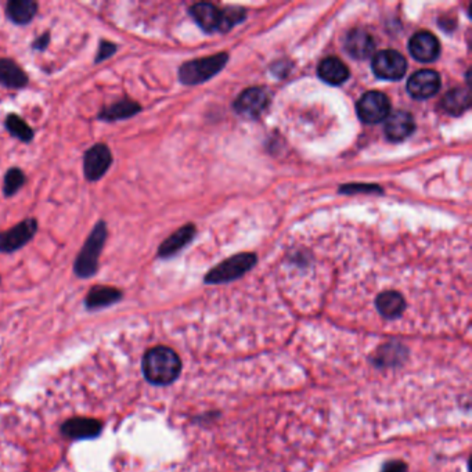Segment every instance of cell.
<instances>
[{
	"instance_id": "cell-1",
	"label": "cell",
	"mask_w": 472,
	"mask_h": 472,
	"mask_svg": "<svg viewBox=\"0 0 472 472\" xmlns=\"http://www.w3.org/2000/svg\"><path fill=\"white\" fill-rule=\"evenodd\" d=\"M107 238H109V226L106 224V221L100 219L90 230L84 246L79 249L74 261L72 270L78 278L88 280L97 274V271L100 269V256L106 247Z\"/></svg>"
},
{
	"instance_id": "cell-2",
	"label": "cell",
	"mask_w": 472,
	"mask_h": 472,
	"mask_svg": "<svg viewBox=\"0 0 472 472\" xmlns=\"http://www.w3.org/2000/svg\"><path fill=\"white\" fill-rule=\"evenodd\" d=\"M144 377L154 385H169L179 377L181 360L168 346H156L147 351L141 364Z\"/></svg>"
},
{
	"instance_id": "cell-3",
	"label": "cell",
	"mask_w": 472,
	"mask_h": 472,
	"mask_svg": "<svg viewBox=\"0 0 472 472\" xmlns=\"http://www.w3.org/2000/svg\"><path fill=\"white\" fill-rule=\"evenodd\" d=\"M227 54H215L211 57H204L184 63L179 68V81L183 85L193 86L200 85L205 81L216 75L227 63Z\"/></svg>"
},
{
	"instance_id": "cell-4",
	"label": "cell",
	"mask_w": 472,
	"mask_h": 472,
	"mask_svg": "<svg viewBox=\"0 0 472 472\" xmlns=\"http://www.w3.org/2000/svg\"><path fill=\"white\" fill-rule=\"evenodd\" d=\"M114 156L106 143H96L84 154V176L90 183L103 179L111 169Z\"/></svg>"
},
{
	"instance_id": "cell-5",
	"label": "cell",
	"mask_w": 472,
	"mask_h": 472,
	"mask_svg": "<svg viewBox=\"0 0 472 472\" xmlns=\"http://www.w3.org/2000/svg\"><path fill=\"white\" fill-rule=\"evenodd\" d=\"M39 229L36 218H25L4 231H0V252L1 253H14L31 243Z\"/></svg>"
},
{
	"instance_id": "cell-6",
	"label": "cell",
	"mask_w": 472,
	"mask_h": 472,
	"mask_svg": "<svg viewBox=\"0 0 472 472\" xmlns=\"http://www.w3.org/2000/svg\"><path fill=\"white\" fill-rule=\"evenodd\" d=\"M255 262H256V258L253 253L236 255L225 261L224 263H221L219 266H216L215 269L211 270L206 274L205 281L206 283H225V281L234 280V278L243 276L244 273H247L248 270L255 265Z\"/></svg>"
},
{
	"instance_id": "cell-7",
	"label": "cell",
	"mask_w": 472,
	"mask_h": 472,
	"mask_svg": "<svg viewBox=\"0 0 472 472\" xmlns=\"http://www.w3.org/2000/svg\"><path fill=\"white\" fill-rule=\"evenodd\" d=\"M391 111L389 99L381 91H367L358 101L359 118L366 124H380Z\"/></svg>"
},
{
	"instance_id": "cell-8",
	"label": "cell",
	"mask_w": 472,
	"mask_h": 472,
	"mask_svg": "<svg viewBox=\"0 0 472 472\" xmlns=\"http://www.w3.org/2000/svg\"><path fill=\"white\" fill-rule=\"evenodd\" d=\"M373 71L385 81H399L406 75L407 61L399 51L383 50L374 56Z\"/></svg>"
},
{
	"instance_id": "cell-9",
	"label": "cell",
	"mask_w": 472,
	"mask_h": 472,
	"mask_svg": "<svg viewBox=\"0 0 472 472\" xmlns=\"http://www.w3.org/2000/svg\"><path fill=\"white\" fill-rule=\"evenodd\" d=\"M189 13L205 32L211 34L216 31H229L225 11H221L211 3H197L190 7Z\"/></svg>"
},
{
	"instance_id": "cell-10",
	"label": "cell",
	"mask_w": 472,
	"mask_h": 472,
	"mask_svg": "<svg viewBox=\"0 0 472 472\" xmlns=\"http://www.w3.org/2000/svg\"><path fill=\"white\" fill-rule=\"evenodd\" d=\"M270 103L269 93L262 88H251L244 90L236 100V111L247 118H258L268 109Z\"/></svg>"
},
{
	"instance_id": "cell-11",
	"label": "cell",
	"mask_w": 472,
	"mask_h": 472,
	"mask_svg": "<svg viewBox=\"0 0 472 472\" xmlns=\"http://www.w3.org/2000/svg\"><path fill=\"white\" fill-rule=\"evenodd\" d=\"M441 88V76L432 69H421L413 74L407 82V91L417 100L435 96Z\"/></svg>"
},
{
	"instance_id": "cell-12",
	"label": "cell",
	"mask_w": 472,
	"mask_h": 472,
	"mask_svg": "<svg viewBox=\"0 0 472 472\" xmlns=\"http://www.w3.org/2000/svg\"><path fill=\"white\" fill-rule=\"evenodd\" d=\"M143 111V107L136 100L129 97L119 99L118 101H114L109 106L101 107V110L97 114V121L100 122H119V121H128L136 115Z\"/></svg>"
},
{
	"instance_id": "cell-13",
	"label": "cell",
	"mask_w": 472,
	"mask_h": 472,
	"mask_svg": "<svg viewBox=\"0 0 472 472\" xmlns=\"http://www.w3.org/2000/svg\"><path fill=\"white\" fill-rule=\"evenodd\" d=\"M408 50L416 60L421 63H431L439 57L441 45L435 35L429 32H418L410 39Z\"/></svg>"
},
{
	"instance_id": "cell-14",
	"label": "cell",
	"mask_w": 472,
	"mask_h": 472,
	"mask_svg": "<svg viewBox=\"0 0 472 472\" xmlns=\"http://www.w3.org/2000/svg\"><path fill=\"white\" fill-rule=\"evenodd\" d=\"M29 85V75L16 60L0 59V86L4 89L23 90Z\"/></svg>"
},
{
	"instance_id": "cell-15",
	"label": "cell",
	"mask_w": 472,
	"mask_h": 472,
	"mask_svg": "<svg viewBox=\"0 0 472 472\" xmlns=\"http://www.w3.org/2000/svg\"><path fill=\"white\" fill-rule=\"evenodd\" d=\"M196 236V227L193 225H186L180 227L174 234H171L162 244L158 247L157 256L159 259H169L178 255L180 251L187 247Z\"/></svg>"
},
{
	"instance_id": "cell-16",
	"label": "cell",
	"mask_w": 472,
	"mask_h": 472,
	"mask_svg": "<svg viewBox=\"0 0 472 472\" xmlns=\"http://www.w3.org/2000/svg\"><path fill=\"white\" fill-rule=\"evenodd\" d=\"M124 298V293L111 286H93L85 296V308L88 311H97L113 306L115 303L121 302Z\"/></svg>"
},
{
	"instance_id": "cell-17",
	"label": "cell",
	"mask_w": 472,
	"mask_h": 472,
	"mask_svg": "<svg viewBox=\"0 0 472 472\" xmlns=\"http://www.w3.org/2000/svg\"><path fill=\"white\" fill-rule=\"evenodd\" d=\"M39 4L35 0H9L6 3V19L14 25H29L38 16Z\"/></svg>"
},
{
	"instance_id": "cell-18",
	"label": "cell",
	"mask_w": 472,
	"mask_h": 472,
	"mask_svg": "<svg viewBox=\"0 0 472 472\" xmlns=\"http://www.w3.org/2000/svg\"><path fill=\"white\" fill-rule=\"evenodd\" d=\"M416 129L414 118L406 111H395L388 115L385 122V135L392 141H402Z\"/></svg>"
},
{
	"instance_id": "cell-19",
	"label": "cell",
	"mask_w": 472,
	"mask_h": 472,
	"mask_svg": "<svg viewBox=\"0 0 472 472\" xmlns=\"http://www.w3.org/2000/svg\"><path fill=\"white\" fill-rule=\"evenodd\" d=\"M61 432L69 439H91L100 435L101 424L93 418L75 417L63 424Z\"/></svg>"
},
{
	"instance_id": "cell-20",
	"label": "cell",
	"mask_w": 472,
	"mask_h": 472,
	"mask_svg": "<svg viewBox=\"0 0 472 472\" xmlns=\"http://www.w3.org/2000/svg\"><path fill=\"white\" fill-rule=\"evenodd\" d=\"M374 41L373 38L361 29H353L348 34L345 41L346 51L356 60L368 59L374 53Z\"/></svg>"
},
{
	"instance_id": "cell-21",
	"label": "cell",
	"mask_w": 472,
	"mask_h": 472,
	"mask_svg": "<svg viewBox=\"0 0 472 472\" xmlns=\"http://www.w3.org/2000/svg\"><path fill=\"white\" fill-rule=\"evenodd\" d=\"M318 76L330 85H342L349 78V69L336 57L324 59L318 66Z\"/></svg>"
},
{
	"instance_id": "cell-22",
	"label": "cell",
	"mask_w": 472,
	"mask_h": 472,
	"mask_svg": "<svg viewBox=\"0 0 472 472\" xmlns=\"http://www.w3.org/2000/svg\"><path fill=\"white\" fill-rule=\"evenodd\" d=\"M377 309L383 317L395 320L405 312V298L396 291H385L377 298Z\"/></svg>"
},
{
	"instance_id": "cell-23",
	"label": "cell",
	"mask_w": 472,
	"mask_h": 472,
	"mask_svg": "<svg viewBox=\"0 0 472 472\" xmlns=\"http://www.w3.org/2000/svg\"><path fill=\"white\" fill-rule=\"evenodd\" d=\"M4 129L9 132V135L11 137L20 140L21 143H25V144L32 143L34 139H35L34 129L28 125V122L19 114H7V116L4 118Z\"/></svg>"
},
{
	"instance_id": "cell-24",
	"label": "cell",
	"mask_w": 472,
	"mask_h": 472,
	"mask_svg": "<svg viewBox=\"0 0 472 472\" xmlns=\"http://www.w3.org/2000/svg\"><path fill=\"white\" fill-rule=\"evenodd\" d=\"M471 106V96L470 90L456 89L450 90L442 100V107L451 114V115H460L467 111Z\"/></svg>"
},
{
	"instance_id": "cell-25",
	"label": "cell",
	"mask_w": 472,
	"mask_h": 472,
	"mask_svg": "<svg viewBox=\"0 0 472 472\" xmlns=\"http://www.w3.org/2000/svg\"><path fill=\"white\" fill-rule=\"evenodd\" d=\"M26 183V175L21 168L11 166L3 176V186L1 191L6 199L16 196Z\"/></svg>"
},
{
	"instance_id": "cell-26",
	"label": "cell",
	"mask_w": 472,
	"mask_h": 472,
	"mask_svg": "<svg viewBox=\"0 0 472 472\" xmlns=\"http://www.w3.org/2000/svg\"><path fill=\"white\" fill-rule=\"evenodd\" d=\"M118 51V45L114 44L111 41H107V39H101L99 42V47H97V51H96V57H94V64H100V63H104L107 60H110L111 57H114Z\"/></svg>"
},
{
	"instance_id": "cell-27",
	"label": "cell",
	"mask_w": 472,
	"mask_h": 472,
	"mask_svg": "<svg viewBox=\"0 0 472 472\" xmlns=\"http://www.w3.org/2000/svg\"><path fill=\"white\" fill-rule=\"evenodd\" d=\"M50 42H51V34H50V31H45V32H42L39 36H36V38L32 41L31 49L35 50V51H41V53H44V51L47 50V47L50 45Z\"/></svg>"
},
{
	"instance_id": "cell-28",
	"label": "cell",
	"mask_w": 472,
	"mask_h": 472,
	"mask_svg": "<svg viewBox=\"0 0 472 472\" xmlns=\"http://www.w3.org/2000/svg\"><path fill=\"white\" fill-rule=\"evenodd\" d=\"M0 284H1V276H0Z\"/></svg>"
}]
</instances>
